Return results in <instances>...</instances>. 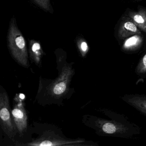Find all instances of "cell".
Wrapping results in <instances>:
<instances>
[{"label":"cell","mask_w":146,"mask_h":146,"mask_svg":"<svg viewBox=\"0 0 146 146\" xmlns=\"http://www.w3.org/2000/svg\"><path fill=\"white\" fill-rule=\"evenodd\" d=\"M101 111L108 118L94 117L92 118V125L98 135L131 139L141 134L139 126L129 121L125 116L106 108Z\"/></svg>","instance_id":"obj_1"},{"label":"cell","mask_w":146,"mask_h":146,"mask_svg":"<svg viewBox=\"0 0 146 146\" xmlns=\"http://www.w3.org/2000/svg\"><path fill=\"white\" fill-rule=\"evenodd\" d=\"M8 45L15 60L21 65L29 67L28 51L24 37L16 25V19L13 18L8 34Z\"/></svg>","instance_id":"obj_2"},{"label":"cell","mask_w":146,"mask_h":146,"mask_svg":"<svg viewBox=\"0 0 146 146\" xmlns=\"http://www.w3.org/2000/svg\"><path fill=\"white\" fill-rule=\"evenodd\" d=\"M0 117L1 128L10 138L13 139L16 135L17 128L13 118L9 97L2 88L0 93Z\"/></svg>","instance_id":"obj_3"},{"label":"cell","mask_w":146,"mask_h":146,"mask_svg":"<svg viewBox=\"0 0 146 146\" xmlns=\"http://www.w3.org/2000/svg\"><path fill=\"white\" fill-rule=\"evenodd\" d=\"M13 118L20 135H23L27 129L28 117L22 100L18 99L12 111Z\"/></svg>","instance_id":"obj_4"},{"label":"cell","mask_w":146,"mask_h":146,"mask_svg":"<svg viewBox=\"0 0 146 146\" xmlns=\"http://www.w3.org/2000/svg\"><path fill=\"white\" fill-rule=\"evenodd\" d=\"M141 34L140 29L129 17L125 18L119 24L117 36L120 40H124L134 35Z\"/></svg>","instance_id":"obj_5"},{"label":"cell","mask_w":146,"mask_h":146,"mask_svg":"<svg viewBox=\"0 0 146 146\" xmlns=\"http://www.w3.org/2000/svg\"><path fill=\"white\" fill-rule=\"evenodd\" d=\"M121 100L146 116V94H126Z\"/></svg>","instance_id":"obj_6"},{"label":"cell","mask_w":146,"mask_h":146,"mask_svg":"<svg viewBox=\"0 0 146 146\" xmlns=\"http://www.w3.org/2000/svg\"><path fill=\"white\" fill-rule=\"evenodd\" d=\"M72 75V70L69 68H64L61 75L53 85L52 92L54 94L60 95L64 94L69 84V79Z\"/></svg>","instance_id":"obj_7"},{"label":"cell","mask_w":146,"mask_h":146,"mask_svg":"<svg viewBox=\"0 0 146 146\" xmlns=\"http://www.w3.org/2000/svg\"><path fill=\"white\" fill-rule=\"evenodd\" d=\"M82 140H60L53 137L42 138L40 139L30 143L27 145L29 146H61V145H71V143L83 142Z\"/></svg>","instance_id":"obj_8"},{"label":"cell","mask_w":146,"mask_h":146,"mask_svg":"<svg viewBox=\"0 0 146 146\" xmlns=\"http://www.w3.org/2000/svg\"><path fill=\"white\" fill-rule=\"evenodd\" d=\"M128 16L137 27L146 34V9L139 6L137 11H130Z\"/></svg>","instance_id":"obj_9"},{"label":"cell","mask_w":146,"mask_h":146,"mask_svg":"<svg viewBox=\"0 0 146 146\" xmlns=\"http://www.w3.org/2000/svg\"><path fill=\"white\" fill-rule=\"evenodd\" d=\"M143 42V37L141 34L134 35L125 39L123 43L122 49L125 52L135 51L141 46Z\"/></svg>","instance_id":"obj_10"},{"label":"cell","mask_w":146,"mask_h":146,"mask_svg":"<svg viewBox=\"0 0 146 146\" xmlns=\"http://www.w3.org/2000/svg\"><path fill=\"white\" fill-rule=\"evenodd\" d=\"M30 53L31 57L36 64H40L41 62L43 52L40 44L35 40L31 41L30 42Z\"/></svg>","instance_id":"obj_11"},{"label":"cell","mask_w":146,"mask_h":146,"mask_svg":"<svg viewBox=\"0 0 146 146\" xmlns=\"http://www.w3.org/2000/svg\"><path fill=\"white\" fill-rule=\"evenodd\" d=\"M135 72L142 78L146 77V53L142 57L135 69Z\"/></svg>","instance_id":"obj_12"},{"label":"cell","mask_w":146,"mask_h":146,"mask_svg":"<svg viewBox=\"0 0 146 146\" xmlns=\"http://www.w3.org/2000/svg\"><path fill=\"white\" fill-rule=\"evenodd\" d=\"M78 48L83 57L85 56L89 51V47L86 41L84 39H78L77 42Z\"/></svg>","instance_id":"obj_13"},{"label":"cell","mask_w":146,"mask_h":146,"mask_svg":"<svg viewBox=\"0 0 146 146\" xmlns=\"http://www.w3.org/2000/svg\"><path fill=\"white\" fill-rule=\"evenodd\" d=\"M37 5H39L42 9L46 11L50 12L52 11L50 0H34Z\"/></svg>","instance_id":"obj_14"},{"label":"cell","mask_w":146,"mask_h":146,"mask_svg":"<svg viewBox=\"0 0 146 146\" xmlns=\"http://www.w3.org/2000/svg\"></svg>","instance_id":"obj_15"}]
</instances>
